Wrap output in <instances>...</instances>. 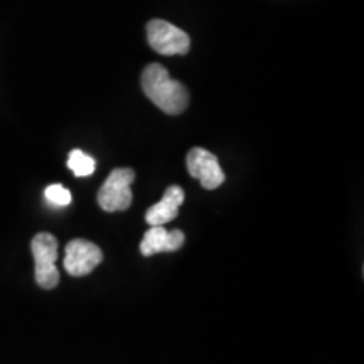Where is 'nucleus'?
Here are the masks:
<instances>
[{"mask_svg": "<svg viewBox=\"0 0 364 364\" xmlns=\"http://www.w3.org/2000/svg\"><path fill=\"white\" fill-rule=\"evenodd\" d=\"M186 236L181 230L167 231L162 226H150V230L144 235L140 241V253L144 257H152L157 253L177 252L184 245Z\"/></svg>", "mask_w": 364, "mask_h": 364, "instance_id": "obj_7", "label": "nucleus"}, {"mask_svg": "<svg viewBox=\"0 0 364 364\" xmlns=\"http://www.w3.org/2000/svg\"><path fill=\"white\" fill-rule=\"evenodd\" d=\"M147 39L150 48L159 54H164V56L188 54L191 49L189 36L167 21H150L147 24Z\"/></svg>", "mask_w": 364, "mask_h": 364, "instance_id": "obj_4", "label": "nucleus"}, {"mask_svg": "<svg viewBox=\"0 0 364 364\" xmlns=\"http://www.w3.org/2000/svg\"><path fill=\"white\" fill-rule=\"evenodd\" d=\"M58 238L51 233H38L31 241L34 257L36 284L44 290H53L59 284L58 260Z\"/></svg>", "mask_w": 364, "mask_h": 364, "instance_id": "obj_2", "label": "nucleus"}, {"mask_svg": "<svg viewBox=\"0 0 364 364\" xmlns=\"http://www.w3.org/2000/svg\"><path fill=\"white\" fill-rule=\"evenodd\" d=\"M103 262V252L93 241L76 238L66 245L65 270L71 277H85Z\"/></svg>", "mask_w": 364, "mask_h": 364, "instance_id": "obj_6", "label": "nucleus"}, {"mask_svg": "<svg viewBox=\"0 0 364 364\" xmlns=\"http://www.w3.org/2000/svg\"><path fill=\"white\" fill-rule=\"evenodd\" d=\"M44 196L49 203L54 204V206H68V204H71L73 201L71 193L61 184L48 186L44 191Z\"/></svg>", "mask_w": 364, "mask_h": 364, "instance_id": "obj_10", "label": "nucleus"}, {"mask_svg": "<svg viewBox=\"0 0 364 364\" xmlns=\"http://www.w3.org/2000/svg\"><path fill=\"white\" fill-rule=\"evenodd\" d=\"M142 90L147 98L167 115H181L189 105V91L172 80L162 65L152 63L142 73Z\"/></svg>", "mask_w": 364, "mask_h": 364, "instance_id": "obj_1", "label": "nucleus"}, {"mask_svg": "<svg viewBox=\"0 0 364 364\" xmlns=\"http://www.w3.org/2000/svg\"><path fill=\"white\" fill-rule=\"evenodd\" d=\"M134 181L135 172L129 169V167H118V169H113L98 191L97 199L100 208L107 213H117L129 209L132 199H134L130 189Z\"/></svg>", "mask_w": 364, "mask_h": 364, "instance_id": "obj_3", "label": "nucleus"}, {"mask_svg": "<svg viewBox=\"0 0 364 364\" xmlns=\"http://www.w3.org/2000/svg\"><path fill=\"white\" fill-rule=\"evenodd\" d=\"M68 167L76 177H88L97 169V162L93 157L86 156L83 150L75 149L70 152L68 157Z\"/></svg>", "mask_w": 364, "mask_h": 364, "instance_id": "obj_9", "label": "nucleus"}, {"mask_svg": "<svg viewBox=\"0 0 364 364\" xmlns=\"http://www.w3.org/2000/svg\"><path fill=\"white\" fill-rule=\"evenodd\" d=\"M186 199V193L181 186L172 184L166 189L164 198L154 206H150L145 213V221L150 226H162L166 223L176 220L179 215V208Z\"/></svg>", "mask_w": 364, "mask_h": 364, "instance_id": "obj_8", "label": "nucleus"}, {"mask_svg": "<svg viewBox=\"0 0 364 364\" xmlns=\"http://www.w3.org/2000/svg\"><path fill=\"white\" fill-rule=\"evenodd\" d=\"M186 166H188L191 177L198 179L203 188L208 191L218 189L226 179L218 157L203 147L189 150L188 157H186Z\"/></svg>", "mask_w": 364, "mask_h": 364, "instance_id": "obj_5", "label": "nucleus"}]
</instances>
